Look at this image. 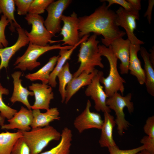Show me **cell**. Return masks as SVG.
Returning a JSON list of instances; mask_svg holds the SVG:
<instances>
[{
  "instance_id": "obj_1",
  "label": "cell",
  "mask_w": 154,
  "mask_h": 154,
  "mask_svg": "<svg viewBox=\"0 0 154 154\" xmlns=\"http://www.w3.org/2000/svg\"><path fill=\"white\" fill-rule=\"evenodd\" d=\"M89 15L78 17V29L81 39L91 33L101 35L103 45L108 47L116 39L122 37L126 33L121 30L116 24V12L108 7L105 2Z\"/></svg>"
},
{
  "instance_id": "obj_2",
  "label": "cell",
  "mask_w": 154,
  "mask_h": 154,
  "mask_svg": "<svg viewBox=\"0 0 154 154\" xmlns=\"http://www.w3.org/2000/svg\"><path fill=\"white\" fill-rule=\"evenodd\" d=\"M97 37V35L94 34L80 44L78 62L80 65L73 74V78L77 77L83 72L90 73L95 70L96 66L104 68L98 47L99 41Z\"/></svg>"
},
{
  "instance_id": "obj_3",
  "label": "cell",
  "mask_w": 154,
  "mask_h": 154,
  "mask_svg": "<svg viewBox=\"0 0 154 154\" xmlns=\"http://www.w3.org/2000/svg\"><path fill=\"white\" fill-rule=\"evenodd\" d=\"M101 55L105 57L109 62L110 71L108 76H103L100 80V83L104 86V91L108 97L114 93L119 92L123 95L125 81L119 74L117 68V58L114 53L110 45L107 47L103 44L98 45Z\"/></svg>"
},
{
  "instance_id": "obj_4",
  "label": "cell",
  "mask_w": 154,
  "mask_h": 154,
  "mask_svg": "<svg viewBox=\"0 0 154 154\" xmlns=\"http://www.w3.org/2000/svg\"><path fill=\"white\" fill-rule=\"evenodd\" d=\"M21 131L30 154H38L50 142L59 140L61 138V133L49 125L32 128L29 131Z\"/></svg>"
},
{
  "instance_id": "obj_5",
  "label": "cell",
  "mask_w": 154,
  "mask_h": 154,
  "mask_svg": "<svg viewBox=\"0 0 154 154\" xmlns=\"http://www.w3.org/2000/svg\"><path fill=\"white\" fill-rule=\"evenodd\" d=\"M131 93L123 96L119 93L116 92L108 97L106 100L107 105L115 113L116 118L115 120L117 125V132L121 136L123 134L124 131L127 130L131 125L125 119L123 110L126 107L129 114H131L133 112L134 105L131 101Z\"/></svg>"
},
{
  "instance_id": "obj_6",
  "label": "cell",
  "mask_w": 154,
  "mask_h": 154,
  "mask_svg": "<svg viewBox=\"0 0 154 154\" xmlns=\"http://www.w3.org/2000/svg\"><path fill=\"white\" fill-rule=\"evenodd\" d=\"M73 46H61L60 44L40 46L29 42L28 46L24 54L18 57L14 64L15 69L22 71L32 70L40 65L37 61L38 58L45 53L55 49H70Z\"/></svg>"
},
{
  "instance_id": "obj_7",
  "label": "cell",
  "mask_w": 154,
  "mask_h": 154,
  "mask_svg": "<svg viewBox=\"0 0 154 154\" xmlns=\"http://www.w3.org/2000/svg\"><path fill=\"white\" fill-rule=\"evenodd\" d=\"M25 19L28 24L31 25L32 27L30 32L25 30L29 42L39 46H46L48 45V43L58 42V40H52L54 36L45 27L42 17L40 15L28 13Z\"/></svg>"
},
{
  "instance_id": "obj_8",
  "label": "cell",
  "mask_w": 154,
  "mask_h": 154,
  "mask_svg": "<svg viewBox=\"0 0 154 154\" xmlns=\"http://www.w3.org/2000/svg\"><path fill=\"white\" fill-rule=\"evenodd\" d=\"M72 2L71 0H54L47 7V16L44 25L47 29L54 36L60 33L63 13Z\"/></svg>"
},
{
  "instance_id": "obj_9",
  "label": "cell",
  "mask_w": 154,
  "mask_h": 154,
  "mask_svg": "<svg viewBox=\"0 0 154 154\" xmlns=\"http://www.w3.org/2000/svg\"><path fill=\"white\" fill-rule=\"evenodd\" d=\"M103 74L102 71H98L91 83L88 86L85 93L86 96L90 97L94 101V108L97 111L110 113L111 110L106 104L108 96L104 90V87L101 85L100 81Z\"/></svg>"
},
{
  "instance_id": "obj_10",
  "label": "cell",
  "mask_w": 154,
  "mask_h": 154,
  "mask_svg": "<svg viewBox=\"0 0 154 154\" xmlns=\"http://www.w3.org/2000/svg\"><path fill=\"white\" fill-rule=\"evenodd\" d=\"M61 21L63 26L60 32L63 38L58 42L62 41L63 45L73 46L77 44L81 39L79 36L78 17L76 13L73 12L70 15H63Z\"/></svg>"
},
{
  "instance_id": "obj_11",
  "label": "cell",
  "mask_w": 154,
  "mask_h": 154,
  "mask_svg": "<svg viewBox=\"0 0 154 154\" xmlns=\"http://www.w3.org/2000/svg\"><path fill=\"white\" fill-rule=\"evenodd\" d=\"M91 102L88 100L84 110L74 121V126L80 133L90 129H101L103 125L104 120L100 115L98 113L91 112Z\"/></svg>"
},
{
  "instance_id": "obj_12",
  "label": "cell",
  "mask_w": 154,
  "mask_h": 154,
  "mask_svg": "<svg viewBox=\"0 0 154 154\" xmlns=\"http://www.w3.org/2000/svg\"><path fill=\"white\" fill-rule=\"evenodd\" d=\"M115 22L118 27L123 28L126 31L128 39L131 44H141L144 42L138 39L135 35L134 31L136 28V20H139V16L125 11L121 7L116 11Z\"/></svg>"
},
{
  "instance_id": "obj_13",
  "label": "cell",
  "mask_w": 154,
  "mask_h": 154,
  "mask_svg": "<svg viewBox=\"0 0 154 154\" xmlns=\"http://www.w3.org/2000/svg\"><path fill=\"white\" fill-rule=\"evenodd\" d=\"M29 89L33 92L35 98V101L31 106V109L47 110L50 109V101L54 98L51 86L42 83H33L29 86Z\"/></svg>"
},
{
  "instance_id": "obj_14",
  "label": "cell",
  "mask_w": 154,
  "mask_h": 154,
  "mask_svg": "<svg viewBox=\"0 0 154 154\" xmlns=\"http://www.w3.org/2000/svg\"><path fill=\"white\" fill-rule=\"evenodd\" d=\"M33 119L31 110L22 106L20 110L11 119L7 120L9 123L4 124L1 126V129L7 130L17 129L21 131H29L31 129Z\"/></svg>"
},
{
  "instance_id": "obj_15",
  "label": "cell",
  "mask_w": 154,
  "mask_h": 154,
  "mask_svg": "<svg viewBox=\"0 0 154 154\" xmlns=\"http://www.w3.org/2000/svg\"><path fill=\"white\" fill-rule=\"evenodd\" d=\"M131 44L128 39H124L122 37H119L114 40L110 45L114 53L121 62L119 68L122 74H127L129 71Z\"/></svg>"
},
{
  "instance_id": "obj_16",
  "label": "cell",
  "mask_w": 154,
  "mask_h": 154,
  "mask_svg": "<svg viewBox=\"0 0 154 154\" xmlns=\"http://www.w3.org/2000/svg\"><path fill=\"white\" fill-rule=\"evenodd\" d=\"M16 29L18 38L15 43L11 46L0 48V72L3 68H7L10 59L16 52L29 42L24 29L21 27Z\"/></svg>"
},
{
  "instance_id": "obj_17",
  "label": "cell",
  "mask_w": 154,
  "mask_h": 154,
  "mask_svg": "<svg viewBox=\"0 0 154 154\" xmlns=\"http://www.w3.org/2000/svg\"><path fill=\"white\" fill-rule=\"evenodd\" d=\"M21 74V72L19 71H15L11 74L14 88L10 100L13 104L17 102H21L25 105L27 109L31 110V106L29 102L28 97L29 96H33L34 93L22 86V80L20 78Z\"/></svg>"
},
{
  "instance_id": "obj_18",
  "label": "cell",
  "mask_w": 154,
  "mask_h": 154,
  "mask_svg": "<svg viewBox=\"0 0 154 154\" xmlns=\"http://www.w3.org/2000/svg\"><path fill=\"white\" fill-rule=\"evenodd\" d=\"M98 71L95 69L90 74L83 72L77 77L73 78L66 87L65 103H68L73 96L82 87L90 84Z\"/></svg>"
},
{
  "instance_id": "obj_19",
  "label": "cell",
  "mask_w": 154,
  "mask_h": 154,
  "mask_svg": "<svg viewBox=\"0 0 154 154\" xmlns=\"http://www.w3.org/2000/svg\"><path fill=\"white\" fill-rule=\"evenodd\" d=\"M103 125L101 129V134L99 143L101 147H108L116 146L114 139L113 130L116 124L114 117L110 113L104 112Z\"/></svg>"
},
{
  "instance_id": "obj_20",
  "label": "cell",
  "mask_w": 154,
  "mask_h": 154,
  "mask_svg": "<svg viewBox=\"0 0 154 154\" xmlns=\"http://www.w3.org/2000/svg\"><path fill=\"white\" fill-rule=\"evenodd\" d=\"M90 36L87 35L83 37L79 42L70 49H62L59 52V57L56 64L52 72L51 73L48 82L52 87H55L57 84L56 79L57 75L62 70L67 61L70 59V56L74 51L83 41L86 40Z\"/></svg>"
},
{
  "instance_id": "obj_21",
  "label": "cell",
  "mask_w": 154,
  "mask_h": 154,
  "mask_svg": "<svg viewBox=\"0 0 154 154\" xmlns=\"http://www.w3.org/2000/svg\"><path fill=\"white\" fill-rule=\"evenodd\" d=\"M140 45L131 44L130 47L129 70L130 74L135 76L141 85L145 84V77L144 69L142 68L140 60L137 56Z\"/></svg>"
},
{
  "instance_id": "obj_22",
  "label": "cell",
  "mask_w": 154,
  "mask_h": 154,
  "mask_svg": "<svg viewBox=\"0 0 154 154\" xmlns=\"http://www.w3.org/2000/svg\"><path fill=\"white\" fill-rule=\"evenodd\" d=\"M46 111L41 113L39 109L33 110V119L31 125L32 128L44 127L54 120L60 119V113L57 108H51Z\"/></svg>"
},
{
  "instance_id": "obj_23",
  "label": "cell",
  "mask_w": 154,
  "mask_h": 154,
  "mask_svg": "<svg viewBox=\"0 0 154 154\" xmlns=\"http://www.w3.org/2000/svg\"><path fill=\"white\" fill-rule=\"evenodd\" d=\"M139 51L144 63V69L145 81V84L148 93L154 96V70L153 65L149 59V53L146 49L141 47Z\"/></svg>"
},
{
  "instance_id": "obj_24",
  "label": "cell",
  "mask_w": 154,
  "mask_h": 154,
  "mask_svg": "<svg viewBox=\"0 0 154 154\" xmlns=\"http://www.w3.org/2000/svg\"><path fill=\"white\" fill-rule=\"evenodd\" d=\"M59 55L54 56L49 58L48 62L36 72L27 74L25 77L31 81L40 80L42 83H48L50 74L54 69Z\"/></svg>"
},
{
  "instance_id": "obj_25",
  "label": "cell",
  "mask_w": 154,
  "mask_h": 154,
  "mask_svg": "<svg viewBox=\"0 0 154 154\" xmlns=\"http://www.w3.org/2000/svg\"><path fill=\"white\" fill-rule=\"evenodd\" d=\"M72 133L68 127L64 128L59 143L50 149L40 154H69L72 145Z\"/></svg>"
},
{
  "instance_id": "obj_26",
  "label": "cell",
  "mask_w": 154,
  "mask_h": 154,
  "mask_svg": "<svg viewBox=\"0 0 154 154\" xmlns=\"http://www.w3.org/2000/svg\"><path fill=\"white\" fill-rule=\"evenodd\" d=\"M23 137L21 131L15 132L8 131L0 133V154H11L15 143Z\"/></svg>"
},
{
  "instance_id": "obj_27",
  "label": "cell",
  "mask_w": 154,
  "mask_h": 154,
  "mask_svg": "<svg viewBox=\"0 0 154 154\" xmlns=\"http://www.w3.org/2000/svg\"><path fill=\"white\" fill-rule=\"evenodd\" d=\"M15 5L14 0H0V14H2L9 21V29L12 32L15 31V28L21 27L15 18Z\"/></svg>"
},
{
  "instance_id": "obj_28",
  "label": "cell",
  "mask_w": 154,
  "mask_h": 154,
  "mask_svg": "<svg viewBox=\"0 0 154 154\" xmlns=\"http://www.w3.org/2000/svg\"><path fill=\"white\" fill-rule=\"evenodd\" d=\"M59 82V91L61 97V102H65L66 87L73 78V74L69 70V64L67 62L57 75Z\"/></svg>"
},
{
  "instance_id": "obj_29",
  "label": "cell",
  "mask_w": 154,
  "mask_h": 154,
  "mask_svg": "<svg viewBox=\"0 0 154 154\" xmlns=\"http://www.w3.org/2000/svg\"><path fill=\"white\" fill-rule=\"evenodd\" d=\"M9 93V90L4 87L0 83V116L7 120L11 119L17 112L7 105L3 100V95H8Z\"/></svg>"
},
{
  "instance_id": "obj_30",
  "label": "cell",
  "mask_w": 154,
  "mask_h": 154,
  "mask_svg": "<svg viewBox=\"0 0 154 154\" xmlns=\"http://www.w3.org/2000/svg\"><path fill=\"white\" fill-rule=\"evenodd\" d=\"M54 1L53 0H33L28 13L39 15L43 13L48 6Z\"/></svg>"
},
{
  "instance_id": "obj_31",
  "label": "cell",
  "mask_w": 154,
  "mask_h": 154,
  "mask_svg": "<svg viewBox=\"0 0 154 154\" xmlns=\"http://www.w3.org/2000/svg\"><path fill=\"white\" fill-rule=\"evenodd\" d=\"M11 154H30V150L23 137L19 139L14 145Z\"/></svg>"
},
{
  "instance_id": "obj_32",
  "label": "cell",
  "mask_w": 154,
  "mask_h": 154,
  "mask_svg": "<svg viewBox=\"0 0 154 154\" xmlns=\"http://www.w3.org/2000/svg\"><path fill=\"white\" fill-rule=\"evenodd\" d=\"M9 23L7 18L2 15L0 19V48L7 47L9 42L6 38L5 30L6 27Z\"/></svg>"
},
{
  "instance_id": "obj_33",
  "label": "cell",
  "mask_w": 154,
  "mask_h": 154,
  "mask_svg": "<svg viewBox=\"0 0 154 154\" xmlns=\"http://www.w3.org/2000/svg\"><path fill=\"white\" fill-rule=\"evenodd\" d=\"M101 2L107 1L108 4L107 5L108 8L113 4H117L121 5L125 11L139 16V12L135 10L131 4L125 0H101Z\"/></svg>"
},
{
  "instance_id": "obj_34",
  "label": "cell",
  "mask_w": 154,
  "mask_h": 154,
  "mask_svg": "<svg viewBox=\"0 0 154 154\" xmlns=\"http://www.w3.org/2000/svg\"><path fill=\"white\" fill-rule=\"evenodd\" d=\"M33 0H14L17 9V13L20 15H26Z\"/></svg>"
},
{
  "instance_id": "obj_35",
  "label": "cell",
  "mask_w": 154,
  "mask_h": 154,
  "mask_svg": "<svg viewBox=\"0 0 154 154\" xmlns=\"http://www.w3.org/2000/svg\"><path fill=\"white\" fill-rule=\"evenodd\" d=\"M110 154H136L141 150L144 149L143 145L128 150L120 149L117 145L109 147Z\"/></svg>"
},
{
  "instance_id": "obj_36",
  "label": "cell",
  "mask_w": 154,
  "mask_h": 154,
  "mask_svg": "<svg viewBox=\"0 0 154 154\" xmlns=\"http://www.w3.org/2000/svg\"><path fill=\"white\" fill-rule=\"evenodd\" d=\"M143 130L147 135L154 138V116L149 117L147 119L143 127Z\"/></svg>"
},
{
  "instance_id": "obj_37",
  "label": "cell",
  "mask_w": 154,
  "mask_h": 154,
  "mask_svg": "<svg viewBox=\"0 0 154 154\" xmlns=\"http://www.w3.org/2000/svg\"><path fill=\"white\" fill-rule=\"evenodd\" d=\"M140 142L144 147V149L151 154H154V138L147 135L143 136Z\"/></svg>"
},
{
  "instance_id": "obj_38",
  "label": "cell",
  "mask_w": 154,
  "mask_h": 154,
  "mask_svg": "<svg viewBox=\"0 0 154 154\" xmlns=\"http://www.w3.org/2000/svg\"><path fill=\"white\" fill-rule=\"evenodd\" d=\"M148 4L146 11L144 15V17H146L148 23L150 24L151 23L152 11L154 5L153 0H149Z\"/></svg>"
},
{
  "instance_id": "obj_39",
  "label": "cell",
  "mask_w": 154,
  "mask_h": 154,
  "mask_svg": "<svg viewBox=\"0 0 154 154\" xmlns=\"http://www.w3.org/2000/svg\"><path fill=\"white\" fill-rule=\"evenodd\" d=\"M132 6L134 9L137 11L139 12L141 9V1L140 0H127Z\"/></svg>"
},
{
  "instance_id": "obj_40",
  "label": "cell",
  "mask_w": 154,
  "mask_h": 154,
  "mask_svg": "<svg viewBox=\"0 0 154 154\" xmlns=\"http://www.w3.org/2000/svg\"><path fill=\"white\" fill-rule=\"evenodd\" d=\"M150 52H151L150 53H149V59L150 60L151 62L154 66V48L150 50Z\"/></svg>"
},
{
  "instance_id": "obj_41",
  "label": "cell",
  "mask_w": 154,
  "mask_h": 154,
  "mask_svg": "<svg viewBox=\"0 0 154 154\" xmlns=\"http://www.w3.org/2000/svg\"><path fill=\"white\" fill-rule=\"evenodd\" d=\"M136 154H151L148 151L145 150L143 149L140 151L139 152Z\"/></svg>"
},
{
  "instance_id": "obj_42",
  "label": "cell",
  "mask_w": 154,
  "mask_h": 154,
  "mask_svg": "<svg viewBox=\"0 0 154 154\" xmlns=\"http://www.w3.org/2000/svg\"><path fill=\"white\" fill-rule=\"evenodd\" d=\"M5 119L4 118L0 116V125L1 127L4 124Z\"/></svg>"
}]
</instances>
